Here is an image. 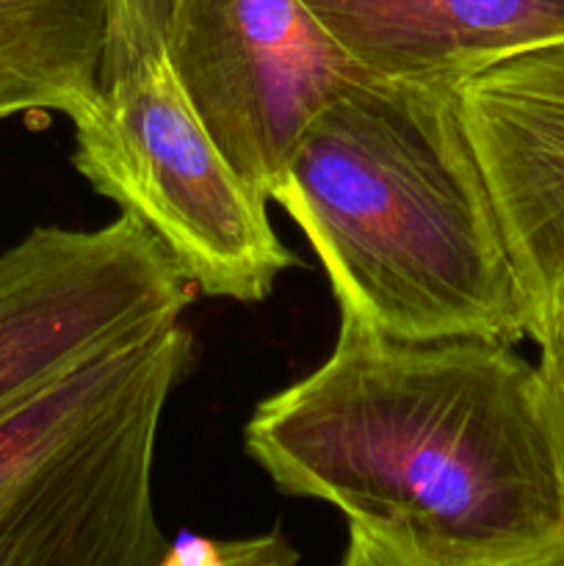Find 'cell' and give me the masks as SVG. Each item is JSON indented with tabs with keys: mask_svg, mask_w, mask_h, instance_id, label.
<instances>
[{
	"mask_svg": "<svg viewBox=\"0 0 564 566\" xmlns=\"http://www.w3.org/2000/svg\"><path fill=\"white\" fill-rule=\"evenodd\" d=\"M111 0H0V119L81 114L100 92Z\"/></svg>",
	"mask_w": 564,
	"mask_h": 566,
	"instance_id": "9",
	"label": "cell"
},
{
	"mask_svg": "<svg viewBox=\"0 0 564 566\" xmlns=\"http://www.w3.org/2000/svg\"><path fill=\"white\" fill-rule=\"evenodd\" d=\"M164 566H299V553L280 531L249 539L175 542Z\"/></svg>",
	"mask_w": 564,
	"mask_h": 566,
	"instance_id": "12",
	"label": "cell"
},
{
	"mask_svg": "<svg viewBox=\"0 0 564 566\" xmlns=\"http://www.w3.org/2000/svg\"><path fill=\"white\" fill-rule=\"evenodd\" d=\"M337 566H564V525L529 542L468 551L348 523V545Z\"/></svg>",
	"mask_w": 564,
	"mask_h": 566,
	"instance_id": "10",
	"label": "cell"
},
{
	"mask_svg": "<svg viewBox=\"0 0 564 566\" xmlns=\"http://www.w3.org/2000/svg\"><path fill=\"white\" fill-rule=\"evenodd\" d=\"M175 3L177 0H111V33L100 86L164 53Z\"/></svg>",
	"mask_w": 564,
	"mask_h": 566,
	"instance_id": "11",
	"label": "cell"
},
{
	"mask_svg": "<svg viewBox=\"0 0 564 566\" xmlns=\"http://www.w3.org/2000/svg\"><path fill=\"white\" fill-rule=\"evenodd\" d=\"M459 108L501 221L525 337L540 343L564 326V42L464 77Z\"/></svg>",
	"mask_w": 564,
	"mask_h": 566,
	"instance_id": "7",
	"label": "cell"
},
{
	"mask_svg": "<svg viewBox=\"0 0 564 566\" xmlns=\"http://www.w3.org/2000/svg\"><path fill=\"white\" fill-rule=\"evenodd\" d=\"M191 365L194 337L175 321L0 420V566H164L155 448Z\"/></svg>",
	"mask_w": 564,
	"mask_h": 566,
	"instance_id": "3",
	"label": "cell"
},
{
	"mask_svg": "<svg viewBox=\"0 0 564 566\" xmlns=\"http://www.w3.org/2000/svg\"><path fill=\"white\" fill-rule=\"evenodd\" d=\"M243 448L285 495L420 542L564 525L534 365L501 340H393L341 315L326 363L254 407Z\"/></svg>",
	"mask_w": 564,
	"mask_h": 566,
	"instance_id": "1",
	"label": "cell"
},
{
	"mask_svg": "<svg viewBox=\"0 0 564 566\" xmlns=\"http://www.w3.org/2000/svg\"><path fill=\"white\" fill-rule=\"evenodd\" d=\"M164 55L205 130L265 199L315 111L363 75L304 0H177Z\"/></svg>",
	"mask_w": 564,
	"mask_h": 566,
	"instance_id": "6",
	"label": "cell"
},
{
	"mask_svg": "<svg viewBox=\"0 0 564 566\" xmlns=\"http://www.w3.org/2000/svg\"><path fill=\"white\" fill-rule=\"evenodd\" d=\"M363 75L459 81L564 42V0H304Z\"/></svg>",
	"mask_w": 564,
	"mask_h": 566,
	"instance_id": "8",
	"label": "cell"
},
{
	"mask_svg": "<svg viewBox=\"0 0 564 566\" xmlns=\"http://www.w3.org/2000/svg\"><path fill=\"white\" fill-rule=\"evenodd\" d=\"M536 348H540V357L534 363L536 398H540L542 423H545L564 506V326L542 337Z\"/></svg>",
	"mask_w": 564,
	"mask_h": 566,
	"instance_id": "13",
	"label": "cell"
},
{
	"mask_svg": "<svg viewBox=\"0 0 564 566\" xmlns=\"http://www.w3.org/2000/svg\"><path fill=\"white\" fill-rule=\"evenodd\" d=\"M191 291L133 216L33 227L0 252V420L97 354L180 321Z\"/></svg>",
	"mask_w": 564,
	"mask_h": 566,
	"instance_id": "5",
	"label": "cell"
},
{
	"mask_svg": "<svg viewBox=\"0 0 564 566\" xmlns=\"http://www.w3.org/2000/svg\"><path fill=\"white\" fill-rule=\"evenodd\" d=\"M70 122L77 175L142 221L202 296L260 304L299 265L269 199L210 138L164 53L105 81Z\"/></svg>",
	"mask_w": 564,
	"mask_h": 566,
	"instance_id": "4",
	"label": "cell"
},
{
	"mask_svg": "<svg viewBox=\"0 0 564 566\" xmlns=\"http://www.w3.org/2000/svg\"><path fill=\"white\" fill-rule=\"evenodd\" d=\"M269 202L307 238L343 318L409 343L525 340L459 81L343 83L302 130Z\"/></svg>",
	"mask_w": 564,
	"mask_h": 566,
	"instance_id": "2",
	"label": "cell"
}]
</instances>
